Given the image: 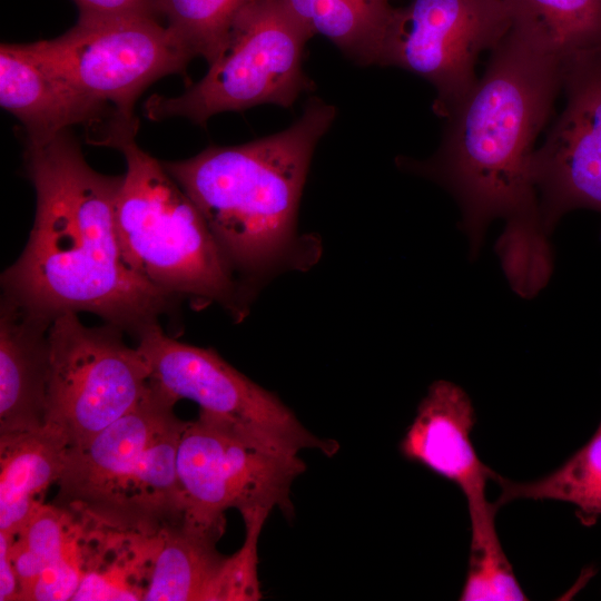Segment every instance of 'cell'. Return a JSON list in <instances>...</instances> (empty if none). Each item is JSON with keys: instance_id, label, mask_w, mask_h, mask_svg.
<instances>
[{"instance_id": "obj_1", "label": "cell", "mask_w": 601, "mask_h": 601, "mask_svg": "<svg viewBox=\"0 0 601 601\" xmlns=\"http://www.w3.org/2000/svg\"><path fill=\"white\" fill-rule=\"evenodd\" d=\"M563 62L538 29L513 19L482 78L446 117L437 152L417 165L460 204L473 255L487 224L505 219L495 248L521 294L545 286L552 273L532 169L534 142L562 88Z\"/></svg>"}, {"instance_id": "obj_2", "label": "cell", "mask_w": 601, "mask_h": 601, "mask_svg": "<svg viewBox=\"0 0 601 601\" xmlns=\"http://www.w3.org/2000/svg\"><path fill=\"white\" fill-rule=\"evenodd\" d=\"M24 161L36 216L22 254L1 275L2 294L48 321L88 312L135 338L159 325L176 298L124 259L116 221L122 175L96 171L69 130L27 140Z\"/></svg>"}, {"instance_id": "obj_3", "label": "cell", "mask_w": 601, "mask_h": 601, "mask_svg": "<svg viewBox=\"0 0 601 601\" xmlns=\"http://www.w3.org/2000/svg\"><path fill=\"white\" fill-rule=\"evenodd\" d=\"M336 116L313 98L288 128L162 162L196 205L233 269L258 275L289 257L313 151Z\"/></svg>"}, {"instance_id": "obj_4", "label": "cell", "mask_w": 601, "mask_h": 601, "mask_svg": "<svg viewBox=\"0 0 601 601\" xmlns=\"http://www.w3.org/2000/svg\"><path fill=\"white\" fill-rule=\"evenodd\" d=\"M175 404L152 385L87 443L68 446L56 504L146 533L185 524L176 460L187 421L175 414Z\"/></svg>"}, {"instance_id": "obj_5", "label": "cell", "mask_w": 601, "mask_h": 601, "mask_svg": "<svg viewBox=\"0 0 601 601\" xmlns=\"http://www.w3.org/2000/svg\"><path fill=\"white\" fill-rule=\"evenodd\" d=\"M112 148L126 161L116 209L126 263L176 299L217 303L243 318L245 292L193 200L135 136Z\"/></svg>"}, {"instance_id": "obj_6", "label": "cell", "mask_w": 601, "mask_h": 601, "mask_svg": "<svg viewBox=\"0 0 601 601\" xmlns=\"http://www.w3.org/2000/svg\"><path fill=\"white\" fill-rule=\"evenodd\" d=\"M312 36L283 0H255L237 19L206 75L178 96L150 97L145 115L205 125L224 111L263 104L290 107L308 86L302 60Z\"/></svg>"}, {"instance_id": "obj_7", "label": "cell", "mask_w": 601, "mask_h": 601, "mask_svg": "<svg viewBox=\"0 0 601 601\" xmlns=\"http://www.w3.org/2000/svg\"><path fill=\"white\" fill-rule=\"evenodd\" d=\"M136 339L152 385L176 402H195L199 418L279 456L318 450L331 457L338 451L336 441L309 432L274 393L234 368L214 349L178 342L166 335L160 324Z\"/></svg>"}, {"instance_id": "obj_8", "label": "cell", "mask_w": 601, "mask_h": 601, "mask_svg": "<svg viewBox=\"0 0 601 601\" xmlns=\"http://www.w3.org/2000/svg\"><path fill=\"white\" fill-rule=\"evenodd\" d=\"M124 331L107 323L85 326L73 312L49 328L46 424L82 445L144 400L152 388L149 367Z\"/></svg>"}, {"instance_id": "obj_9", "label": "cell", "mask_w": 601, "mask_h": 601, "mask_svg": "<svg viewBox=\"0 0 601 601\" xmlns=\"http://www.w3.org/2000/svg\"><path fill=\"white\" fill-rule=\"evenodd\" d=\"M28 52L88 97L129 122L134 105L157 79L179 73L193 51L156 17L79 16L63 35L23 43Z\"/></svg>"}, {"instance_id": "obj_10", "label": "cell", "mask_w": 601, "mask_h": 601, "mask_svg": "<svg viewBox=\"0 0 601 601\" xmlns=\"http://www.w3.org/2000/svg\"><path fill=\"white\" fill-rule=\"evenodd\" d=\"M512 21L508 0H411L394 8L376 65L427 80L435 112L447 117L476 85L479 55L493 50Z\"/></svg>"}, {"instance_id": "obj_11", "label": "cell", "mask_w": 601, "mask_h": 601, "mask_svg": "<svg viewBox=\"0 0 601 601\" xmlns=\"http://www.w3.org/2000/svg\"><path fill=\"white\" fill-rule=\"evenodd\" d=\"M176 465L185 525L218 538L230 508L243 519L276 508L292 516L290 489L306 469L299 456L264 452L199 417L187 421Z\"/></svg>"}, {"instance_id": "obj_12", "label": "cell", "mask_w": 601, "mask_h": 601, "mask_svg": "<svg viewBox=\"0 0 601 601\" xmlns=\"http://www.w3.org/2000/svg\"><path fill=\"white\" fill-rule=\"evenodd\" d=\"M565 106L533 156L541 225L549 235L573 209L601 213V48L566 57Z\"/></svg>"}, {"instance_id": "obj_13", "label": "cell", "mask_w": 601, "mask_h": 601, "mask_svg": "<svg viewBox=\"0 0 601 601\" xmlns=\"http://www.w3.org/2000/svg\"><path fill=\"white\" fill-rule=\"evenodd\" d=\"M0 105L24 127L29 141L47 140L72 126L91 128L92 144L138 130L109 106L76 89L33 58L24 45L1 43Z\"/></svg>"}, {"instance_id": "obj_14", "label": "cell", "mask_w": 601, "mask_h": 601, "mask_svg": "<svg viewBox=\"0 0 601 601\" xmlns=\"http://www.w3.org/2000/svg\"><path fill=\"white\" fill-rule=\"evenodd\" d=\"M98 520L79 509L41 504L11 538L19 601L72 600L93 552Z\"/></svg>"}, {"instance_id": "obj_15", "label": "cell", "mask_w": 601, "mask_h": 601, "mask_svg": "<svg viewBox=\"0 0 601 601\" xmlns=\"http://www.w3.org/2000/svg\"><path fill=\"white\" fill-rule=\"evenodd\" d=\"M475 414L469 395L449 381L434 382L400 443L402 455L454 483L469 511L487 508L485 486L494 471L477 456L471 432Z\"/></svg>"}, {"instance_id": "obj_16", "label": "cell", "mask_w": 601, "mask_h": 601, "mask_svg": "<svg viewBox=\"0 0 601 601\" xmlns=\"http://www.w3.org/2000/svg\"><path fill=\"white\" fill-rule=\"evenodd\" d=\"M51 321L2 294L0 306V434L46 424Z\"/></svg>"}, {"instance_id": "obj_17", "label": "cell", "mask_w": 601, "mask_h": 601, "mask_svg": "<svg viewBox=\"0 0 601 601\" xmlns=\"http://www.w3.org/2000/svg\"><path fill=\"white\" fill-rule=\"evenodd\" d=\"M68 443L51 427L0 434V532L14 536L57 483Z\"/></svg>"}, {"instance_id": "obj_18", "label": "cell", "mask_w": 601, "mask_h": 601, "mask_svg": "<svg viewBox=\"0 0 601 601\" xmlns=\"http://www.w3.org/2000/svg\"><path fill=\"white\" fill-rule=\"evenodd\" d=\"M218 536L185 524L161 531V545L145 601H231L230 556Z\"/></svg>"}, {"instance_id": "obj_19", "label": "cell", "mask_w": 601, "mask_h": 601, "mask_svg": "<svg viewBox=\"0 0 601 601\" xmlns=\"http://www.w3.org/2000/svg\"><path fill=\"white\" fill-rule=\"evenodd\" d=\"M161 531L146 533L104 522L87 573L72 600H144L161 545Z\"/></svg>"}, {"instance_id": "obj_20", "label": "cell", "mask_w": 601, "mask_h": 601, "mask_svg": "<svg viewBox=\"0 0 601 601\" xmlns=\"http://www.w3.org/2000/svg\"><path fill=\"white\" fill-rule=\"evenodd\" d=\"M283 1L313 36H324L359 65H376L395 8L391 0Z\"/></svg>"}, {"instance_id": "obj_21", "label": "cell", "mask_w": 601, "mask_h": 601, "mask_svg": "<svg viewBox=\"0 0 601 601\" xmlns=\"http://www.w3.org/2000/svg\"><path fill=\"white\" fill-rule=\"evenodd\" d=\"M492 481L501 489L499 506L518 499L562 501L575 506L583 525L595 524L601 516V421L590 440L548 475L514 482L495 472Z\"/></svg>"}, {"instance_id": "obj_22", "label": "cell", "mask_w": 601, "mask_h": 601, "mask_svg": "<svg viewBox=\"0 0 601 601\" xmlns=\"http://www.w3.org/2000/svg\"><path fill=\"white\" fill-rule=\"evenodd\" d=\"M513 19L528 22L565 59L601 48V0H508Z\"/></svg>"}, {"instance_id": "obj_23", "label": "cell", "mask_w": 601, "mask_h": 601, "mask_svg": "<svg viewBox=\"0 0 601 601\" xmlns=\"http://www.w3.org/2000/svg\"><path fill=\"white\" fill-rule=\"evenodd\" d=\"M255 0H154L166 26L208 65L224 49L242 12Z\"/></svg>"}, {"instance_id": "obj_24", "label": "cell", "mask_w": 601, "mask_h": 601, "mask_svg": "<svg viewBox=\"0 0 601 601\" xmlns=\"http://www.w3.org/2000/svg\"><path fill=\"white\" fill-rule=\"evenodd\" d=\"M495 515L470 519L469 569L460 600H528L500 543Z\"/></svg>"}, {"instance_id": "obj_25", "label": "cell", "mask_w": 601, "mask_h": 601, "mask_svg": "<svg viewBox=\"0 0 601 601\" xmlns=\"http://www.w3.org/2000/svg\"><path fill=\"white\" fill-rule=\"evenodd\" d=\"M79 16H147L158 18L154 0H73Z\"/></svg>"}, {"instance_id": "obj_26", "label": "cell", "mask_w": 601, "mask_h": 601, "mask_svg": "<svg viewBox=\"0 0 601 601\" xmlns=\"http://www.w3.org/2000/svg\"><path fill=\"white\" fill-rule=\"evenodd\" d=\"M11 536L0 532V601H17L19 584L10 556Z\"/></svg>"}]
</instances>
